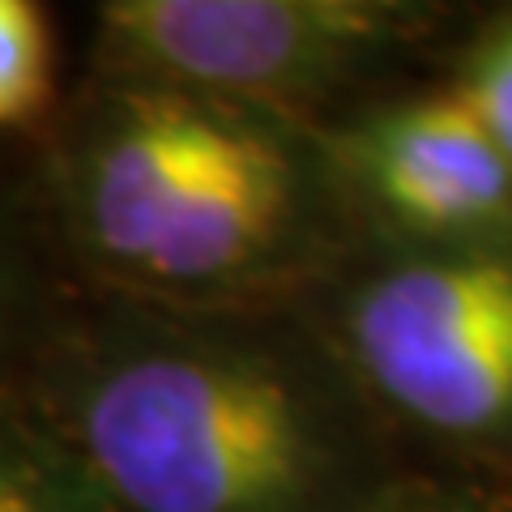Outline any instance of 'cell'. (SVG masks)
Masks as SVG:
<instances>
[{"mask_svg": "<svg viewBox=\"0 0 512 512\" xmlns=\"http://www.w3.org/2000/svg\"><path fill=\"white\" fill-rule=\"evenodd\" d=\"M69 299L73 282L47 244L22 146H0V389L26 372Z\"/></svg>", "mask_w": 512, "mask_h": 512, "instance_id": "obj_6", "label": "cell"}, {"mask_svg": "<svg viewBox=\"0 0 512 512\" xmlns=\"http://www.w3.org/2000/svg\"><path fill=\"white\" fill-rule=\"evenodd\" d=\"M64 99L60 39L35 0H0V146H26Z\"/></svg>", "mask_w": 512, "mask_h": 512, "instance_id": "obj_7", "label": "cell"}, {"mask_svg": "<svg viewBox=\"0 0 512 512\" xmlns=\"http://www.w3.org/2000/svg\"><path fill=\"white\" fill-rule=\"evenodd\" d=\"M303 308L414 461L512 483V235L363 239Z\"/></svg>", "mask_w": 512, "mask_h": 512, "instance_id": "obj_3", "label": "cell"}, {"mask_svg": "<svg viewBox=\"0 0 512 512\" xmlns=\"http://www.w3.org/2000/svg\"><path fill=\"white\" fill-rule=\"evenodd\" d=\"M73 291L171 308L303 303L363 244L320 128L82 69L22 146Z\"/></svg>", "mask_w": 512, "mask_h": 512, "instance_id": "obj_2", "label": "cell"}, {"mask_svg": "<svg viewBox=\"0 0 512 512\" xmlns=\"http://www.w3.org/2000/svg\"><path fill=\"white\" fill-rule=\"evenodd\" d=\"M350 512H512V483L474 470L410 461L393 483H384Z\"/></svg>", "mask_w": 512, "mask_h": 512, "instance_id": "obj_10", "label": "cell"}, {"mask_svg": "<svg viewBox=\"0 0 512 512\" xmlns=\"http://www.w3.org/2000/svg\"><path fill=\"white\" fill-rule=\"evenodd\" d=\"M320 141L363 239L461 248L512 235V167L440 73L320 124Z\"/></svg>", "mask_w": 512, "mask_h": 512, "instance_id": "obj_5", "label": "cell"}, {"mask_svg": "<svg viewBox=\"0 0 512 512\" xmlns=\"http://www.w3.org/2000/svg\"><path fill=\"white\" fill-rule=\"evenodd\" d=\"M440 77L466 99L491 146L512 167V5L478 9L448 52Z\"/></svg>", "mask_w": 512, "mask_h": 512, "instance_id": "obj_9", "label": "cell"}, {"mask_svg": "<svg viewBox=\"0 0 512 512\" xmlns=\"http://www.w3.org/2000/svg\"><path fill=\"white\" fill-rule=\"evenodd\" d=\"M9 389L99 512H350L414 461L303 303L73 291Z\"/></svg>", "mask_w": 512, "mask_h": 512, "instance_id": "obj_1", "label": "cell"}, {"mask_svg": "<svg viewBox=\"0 0 512 512\" xmlns=\"http://www.w3.org/2000/svg\"><path fill=\"white\" fill-rule=\"evenodd\" d=\"M478 9L448 0H107L86 69L329 124L440 69Z\"/></svg>", "mask_w": 512, "mask_h": 512, "instance_id": "obj_4", "label": "cell"}, {"mask_svg": "<svg viewBox=\"0 0 512 512\" xmlns=\"http://www.w3.org/2000/svg\"><path fill=\"white\" fill-rule=\"evenodd\" d=\"M0 512H99L13 389H0Z\"/></svg>", "mask_w": 512, "mask_h": 512, "instance_id": "obj_8", "label": "cell"}]
</instances>
